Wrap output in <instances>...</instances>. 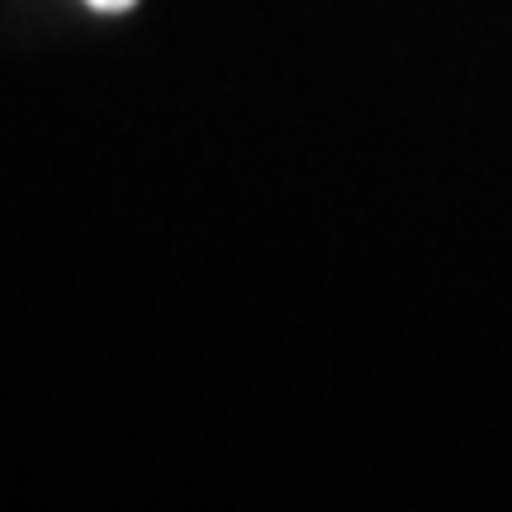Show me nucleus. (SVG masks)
Segmentation results:
<instances>
[{"instance_id": "1", "label": "nucleus", "mask_w": 512, "mask_h": 512, "mask_svg": "<svg viewBox=\"0 0 512 512\" xmlns=\"http://www.w3.org/2000/svg\"><path fill=\"white\" fill-rule=\"evenodd\" d=\"M86 5H91V10H110V15H119V10H128L133 0H86Z\"/></svg>"}]
</instances>
